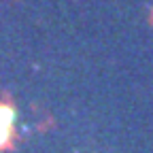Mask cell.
<instances>
[{
    "label": "cell",
    "instance_id": "6da1fadb",
    "mask_svg": "<svg viewBox=\"0 0 153 153\" xmlns=\"http://www.w3.org/2000/svg\"><path fill=\"white\" fill-rule=\"evenodd\" d=\"M11 123H13V113L7 106H0V145H4L9 134H11Z\"/></svg>",
    "mask_w": 153,
    "mask_h": 153
}]
</instances>
